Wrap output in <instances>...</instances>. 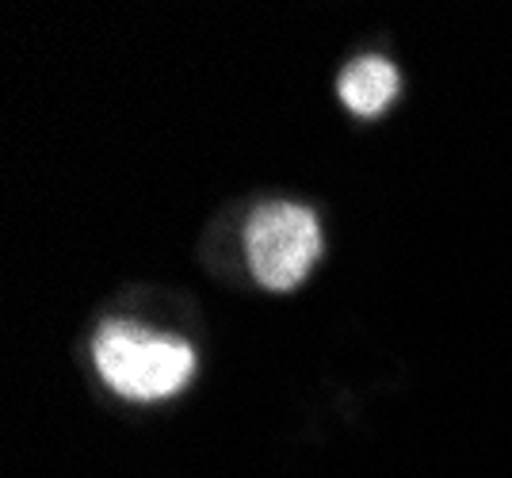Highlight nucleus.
Returning <instances> with one entry per match:
<instances>
[{
    "mask_svg": "<svg viewBox=\"0 0 512 478\" xmlns=\"http://www.w3.org/2000/svg\"><path fill=\"white\" fill-rule=\"evenodd\" d=\"M92 360L104 383L130 402H157L184 391L195 375V352L188 341L157 333L142 322L107 318L92 337Z\"/></svg>",
    "mask_w": 512,
    "mask_h": 478,
    "instance_id": "1",
    "label": "nucleus"
},
{
    "mask_svg": "<svg viewBox=\"0 0 512 478\" xmlns=\"http://www.w3.org/2000/svg\"><path fill=\"white\" fill-rule=\"evenodd\" d=\"M241 241L253 280L268 291H295L321 257L318 215L291 199L260 203L245 222Z\"/></svg>",
    "mask_w": 512,
    "mask_h": 478,
    "instance_id": "2",
    "label": "nucleus"
},
{
    "mask_svg": "<svg viewBox=\"0 0 512 478\" xmlns=\"http://www.w3.org/2000/svg\"><path fill=\"white\" fill-rule=\"evenodd\" d=\"M344 108L360 119H375L390 108V100L398 96V69L379 54H363L356 62H348L337 81Z\"/></svg>",
    "mask_w": 512,
    "mask_h": 478,
    "instance_id": "3",
    "label": "nucleus"
}]
</instances>
